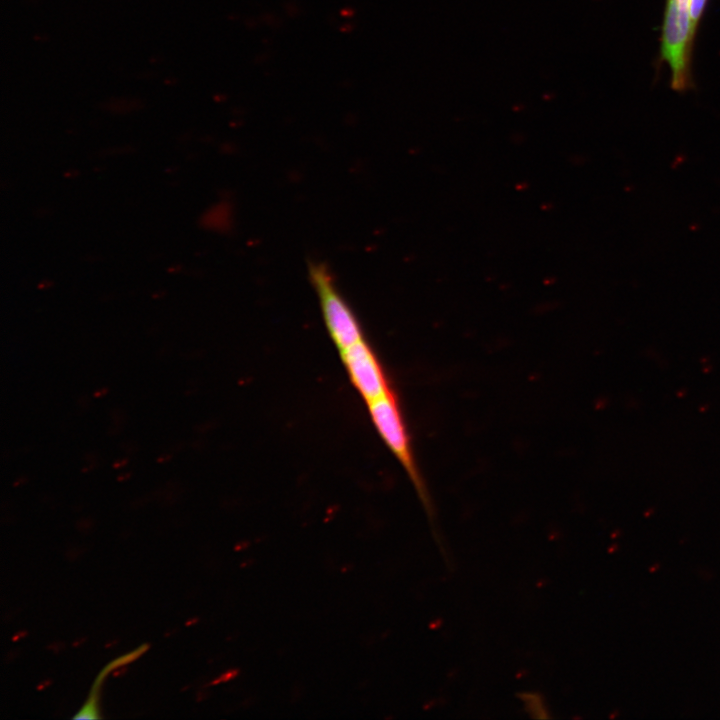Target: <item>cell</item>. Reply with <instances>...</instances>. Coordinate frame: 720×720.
I'll use <instances>...</instances> for the list:
<instances>
[{
	"mask_svg": "<svg viewBox=\"0 0 720 720\" xmlns=\"http://www.w3.org/2000/svg\"><path fill=\"white\" fill-rule=\"evenodd\" d=\"M708 0H690L691 20L695 30L702 17Z\"/></svg>",
	"mask_w": 720,
	"mask_h": 720,
	"instance_id": "obj_6",
	"label": "cell"
},
{
	"mask_svg": "<svg viewBox=\"0 0 720 720\" xmlns=\"http://www.w3.org/2000/svg\"><path fill=\"white\" fill-rule=\"evenodd\" d=\"M658 568H659V564H654L653 566H651V567L649 568V571H650V572H654V571L658 570Z\"/></svg>",
	"mask_w": 720,
	"mask_h": 720,
	"instance_id": "obj_7",
	"label": "cell"
},
{
	"mask_svg": "<svg viewBox=\"0 0 720 720\" xmlns=\"http://www.w3.org/2000/svg\"><path fill=\"white\" fill-rule=\"evenodd\" d=\"M366 407L377 433L407 473L427 514L432 517L430 496L416 464L407 425L395 391L366 403Z\"/></svg>",
	"mask_w": 720,
	"mask_h": 720,
	"instance_id": "obj_1",
	"label": "cell"
},
{
	"mask_svg": "<svg viewBox=\"0 0 720 720\" xmlns=\"http://www.w3.org/2000/svg\"><path fill=\"white\" fill-rule=\"evenodd\" d=\"M696 30L693 27L690 0H667L661 54L671 71L674 90H686L691 81V52Z\"/></svg>",
	"mask_w": 720,
	"mask_h": 720,
	"instance_id": "obj_3",
	"label": "cell"
},
{
	"mask_svg": "<svg viewBox=\"0 0 720 720\" xmlns=\"http://www.w3.org/2000/svg\"><path fill=\"white\" fill-rule=\"evenodd\" d=\"M339 354L352 386L365 404L394 390L367 339Z\"/></svg>",
	"mask_w": 720,
	"mask_h": 720,
	"instance_id": "obj_4",
	"label": "cell"
},
{
	"mask_svg": "<svg viewBox=\"0 0 720 720\" xmlns=\"http://www.w3.org/2000/svg\"><path fill=\"white\" fill-rule=\"evenodd\" d=\"M308 276L319 300L328 334L338 352L366 339L356 314L338 289L329 266L312 260L308 263Z\"/></svg>",
	"mask_w": 720,
	"mask_h": 720,
	"instance_id": "obj_2",
	"label": "cell"
},
{
	"mask_svg": "<svg viewBox=\"0 0 720 720\" xmlns=\"http://www.w3.org/2000/svg\"><path fill=\"white\" fill-rule=\"evenodd\" d=\"M526 712L533 718H549L548 709L544 698L536 692H525L520 694Z\"/></svg>",
	"mask_w": 720,
	"mask_h": 720,
	"instance_id": "obj_5",
	"label": "cell"
}]
</instances>
